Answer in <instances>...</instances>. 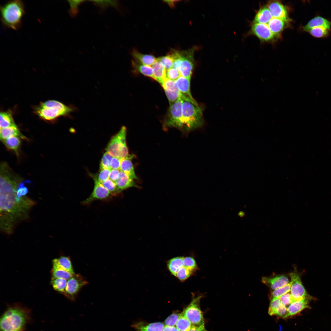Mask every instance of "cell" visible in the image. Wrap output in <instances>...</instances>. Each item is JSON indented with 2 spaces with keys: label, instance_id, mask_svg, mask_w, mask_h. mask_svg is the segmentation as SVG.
<instances>
[{
  "label": "cell",
  "instance_id": "d590c367",
  "mask_svg": "<svg viewBox=\"0 0 331 331\" xmlns=\"http://www.w3.org/2000/svg\"><path fill=\"white\" fill-rule=\"evenodd\" d=\"M101 183L108 191L113 196H117L120 193L116 183L109 179L105 180Z\"/></svg>",
  "mask_w": 331,
  "mask_h": 331
},
{
  "label": "cell",
  "instance_id": "f6af8a7d",
  "mask_svg": "<svg viewBox=\"0 0 331 331\" xmlns=\"http://www.w3.org/2000/svg\"><path fill=\"white\" fill-rule=\"evenodd\" d=\"M96 5L101 9H105L109 6L118 8V3L115 0H94L92 1Z\"/></svg>",
  "mask_w": 331,
  "mask_h": 331
},
{
  "label": "cell",
  "instance_id": "f35d334b",
  "mask_svg": "<svg viewBox=\"0 0 331 331\" xmlns=\"http://www.w3.org/2000/svg\"><path fill=\"white\" fill-rule=\"evenodd\" d=\"M282 304L279 298L272 299L268 308V314L271 316L276 315Z\"/></svg>",
  "mask_w": 331,
  "mask_h": 331
},
{
  "label": "cell",
  "instance_id": "30bf717a",
  "mask_svg": "<svg viewBox=\"0 0 331 331\" xmlns=\"http://www.w3.org/2000/svg\"><path fill=\"white\" fill-rule=\"evenodd\" d=\"M289 276L291 283L290 293L292 302L311 298L303 286L299 275L297 272H292L289 274Z\"/></svg>",
  "mask_w": 331,
  "mask_h": 331
},
{
  "label": "cell",
  "instance_id": "d6986e66",
  "mask_svg": "<svg viewBox=\"0 0 331 331\" xmlns=\"http://www.w3.org/2000/svg\"><path fill=\"white\" fill-rule=\"evenodd\" d=\"M309 299H304L296 301L291 303L287 308V318L295 315L304 309L308 307Z\"/></svg>",
  "mask_w": 331,
  "mask_h": 331
},
{
  "label": "cell",
  "instance_id": "277c9868",
  "mask_svg": "<svg viewBox=\"0 0 331 331\" xmlns=\"http://www.w3.org/2000/svg\"><path fill=\"white\" fill-rule=\"evenodd\" d=\"M0 12L1 20L5 26L16 30L20 29L25 13L22 1H9L1 6Z\"/></svg>",
  "mask_w": 331,
  "mask_h": 331
},
{
  "label": "cell",
  "instance_id": "ee69618b",
  "mask_svg": "<svg viewBox=\"0 0 331 331\" xmlns=\"http://www.w3.org/2000/svg\"><path fill=\"white\" fill-rule=\"evenodd\" d=\"M68 1L70 6L69 13L71 17H75L78 12L79 6L84 1L74 0H68Z\"/></svg>",
  "mask_w": 331,
  "mask_h": 331
},
{
  "label": "cell",
  "instance_id": "7c38bea8",
  "mask_svg": "<svg viewBox=\"0 0 331 331\" xmlns=\"http://www.w3.org/2000/svg\"><path fill=\"white\" fill-rule=\"evenodd\" d=\"M94 187L93 192L89 196L82 201L81 204L87 205L96 200H108L113 196L111 193L102 184L93 178Z\"/></svg>",
  "mask_w": 331,
  "mask_h": 331
},
{
  "label": "cell",
  "instance_id": "9c48e42d",
  "mask_svg": "<svg viewBox=\"0 0 331 331\" xmlns=\"http://www.w3.org/2000/svg\"><path fill=\"white\" fill-rule=\"evenodd\" d=\"M196 47L180 51L181 61L179 69L181 76L191 79L194 65V55Z\"/></svg>",
  "mask_w": 331,
  "mask_h": 331
},
{
  "label": "cell",
  "instance_id": "7bdbcfd3",
  "mask_svg": "<svg viewBox=\"0 0 331 331\" xmlns=\"http://www.w3.org/2000/svg\"><path fill=\"white\" fill-rule=\"evenodd\" d=\"M113 156L108 152L105 153L103 156L100 164V169L111 168V164Z\"/></svg>",
  "mask_w": 331,
  "mask_h": 331
},
{
  "label": "cell",
  "instance_id": "f5cc1de1",
  "mask_svg": "<svg viewBox=\"0 0 331 331\" xmlns=\"http://www.w3.org/2000/svg\"><path fill=\"white\" fill-rule=\"evenodd\" d=\"M187 331H209L206 329L204 326H198L192 325Z\"/></svg>",
  "mask_w": 331,
  "mask_h": 331
},
{
  "label": "cell",
  "instance_id": "11a10c76",
  "mask_svg": "<svg viewBox=\"0 0 331 331\" xmlns=\"http://www.w3.org/2000/svg\"><path fill=\"white\" fill-rule=\"evenodd\" d=\"M179 1L177 0H165L164 2L166 3L170 7L173 8L175 4Z\"/></svg>",
  "mask_w": 331,
  "mask_h": 331
},
{
  "label": "cell",
  "instance_id": "836d02e7",
  "mask_svg": "<svg viewBox=\"0 0 331 331\" xmlns=\"http://www.w3.org/2000/svg\"><path fill=\"white\" fill-rule=\"evenodd\" d=\"M330 30V29L324 27H319L313 28L307 32L314 37L322 38L328 36L329 34Z\"/></svg>",
  "mask_w": 331,
  "mask_h": 331
},
{
  "label": "cell",
  "instance_id": "74e56055",
  "mask_svg": "<svg viewBox=\"0 0 331 331\" xmlns=\"http://www.w3.org/2000/svg\"><path fill=\"white\" fill-rule=\"evenodd\" d=\"M157 60L161 63L166 70L173 67L174 60L169 53L166 56L157 58Z\"/></svg>",
  "mask_w": 331,
  "mask_h": 331
},
{
  "label": "cell",
  "instance_id": "603a6c76",
  "mask_svg": "<svg viewBox=\"0 0 331 331\" xmlns=\"http://www.w3.org/2000/svg\"><path fill=\"white\" fill-rule=\"evenodd\" d=\"M287 22L280 19L272 17L267 25L272 32L277 37L286 27Z\"/></svg>",
  "mask_w": 331,
  "mask_h": 331
},
{
  "label": "cell",
  "instance_id": "9f6ffc18",
  "mask_svg": "<svg viewBox=\"0 0 331 331\" xmlns=\"http://www.w3.org/2000/svg\"><path fill=\"white\" fill-rule=\"evenodd\" d=\"M238 215H239L240 217H243L244 215L245 214L243 212L241 211L239 213Z\"/></svg>",
  "mask_w": 331,
  "mask_h": 331
},
{
  "label": "cell",
  "instance_id": "db71d44e",
  "mask_svg": "<svg viewBox=\"0 0 331 331\" xmlns=\"http://www.w3.org/2000/svg\"><path fill=\"white\" fill-rule=\"evenodd\" d=\"M162 331H180L176 327L165 325Z\"/></svg>",
  "mask_w": 331,
  "mask_h": 331
},
{
  "label": "cell",
  "instance_id": "e575fe53",
  "mask_svg": "<svg viewBox=\"0 0 331 331\" xmlns=\"http://www.w3.org/2000/svg\"><path fill=\"white\" fill-rule=\"evenodd\" d=\"M175 326L180 331H187L190 329L192 325L182 313L177 321Z\"/></svg>",
  "mask_w": 331,
  "mask_h": 331
},
{
  "label": "cell",
  "instance_id": "d4e9b609",
  "mask_svg": "<svg viewBox=\"0 0 331 331\" xmlns=\"http://www.w3.org/2000/svg\"><path fill=\"white\" fill-rule=\"evenodd\" d=\"M14 136H18L23 139H26L21 133L16 124L6 128L0 129V137L1 140Z\"/></svg>",
  "mask_w": 331,
  "mask_h": 331
},
{
  "label": "cell",
  "instance_id": "60d3db41",
  "mask_svg": "<svg viewBox=\"0 0 331 331\" xmlns=\"http://www.w3.org/2000/svg\"><path fill=\"white\" fill-rule=\"evenodd\" d=\"M164 90L169 101V105L175 102L181 97V93L179 89L176 90Z\"/></svg>",
  "mask_w": 331,
  "mask_h": 331
},
{
  "label": "cell",
  "instance_id": "5b68a950",
  "mask_svg": "<svg viewBox=\"0 0 331 331\" xmlns=\"http://www.w3.org/2000/svg\"><path fill=\"white\" fill-rule=\"evenodd\" d=\"M73 111L72 108L54 100L42 103L36 110L37 114L40 117L48 120H53L60 116L67 115Z\"/></svg>",
  "mask_w": 331,
  "mask_h": 331
},
{
  "label": "cell",
  "instance_id": "1f68e13d",
  "mask_svg": "<svg viewBox=\"0 0 331 331\" xmlns=\"http://www.w3.org/2000/svg\"><path fill=\"white\" fill-rule=\"evenodd\" d=\"M67 280L51 277V283L54 289L63 294L67 283Z\"/></svg>",
  "mask_w": 331,
  "mask_h": 331
},
{
  "label": "cell",
  "instance_id": "7a4b0ae2",
  "mask_svg": "<svg viewBox=\"0 0 331 331\" xmlns=\"http://www.w3.org/2000/svg\"><path fill=\"white\" fill-rule=\"evenodd\" d=\"M32 321L31 310L20 303L8 305L0 318V331H24Z\"/></svg>",
  "mask_w": 331,
  "mask_h": 331
},
{
  "label": "cell",
  "instance_id": "83f0119b",
  "mask_svg": "<svg viewBox=\"0 0 331 331\" xmlns=\"http://www.w3.org/2000/svg\"><path fill=\"white\" fill-rule=\"evenodd\" d=\"M52 262L57 264L60 267L71 274L74 275L70 259L69 257L62 256L53 260Z\"/></svg>",
  "mask_w": 331,
  "mask_h": 331
},
{
  "label": "cell",
  "instance_id": "f546056e",
  "mask_svg": "<svg viewBox=\"0 0 331 331\" xmlns=\"http://www.w3.org/2000/svg\"><path fill=\"white\" fill-rule=\"evenodd\" d=\"M132 64L133 67L136 70L145 76L154 79L152 66L140 63L135 60H132Z\"/></svg>",
  "mask_w": 331,
  "mask_h": 331
},
{
  "label": "cell",
  "instance_id": "b9f144b4",
  "mask_svg": "<svg viewBox=\"0 0 331 331\" xmlns=\"http://www.w3.org/2000/svg\"><path fill=\"white\" fill-rule=\"evenodd\" d=\"M193 272L185 267L184 265L177 272L176 277L180 281H183L188 278Z\"/></svg>",
  "mask_w": 331,
  "mask_h": 331
},
{
  "label": "cell",
  "instance_id": "6da1fadb",
  "mask_svg": "<svg viewBox=\"0 0 331 331\" xmlns=\"http://www.w3.org/2000/svg\"><path fill=\"white\" fill-rule=\"evenodd\" d=\"M31 181H23L2 162L0 173V229L7 234H12L20 223L29 219L36 202L28 195L25 185Z\"/></svg>",
  "mask_w": 331,
  "mask_h": 331
},
{
  "label": "cell",
  "instance_id": "816d5d0a",
  "mask_svg": "<svg viewBox=\"0 0 331 331\" xmlns=\"http://www.w3.org/2000/svg\"><path fill=\"white\" fill-rule=\"evenodd\" d=\"M121 160L118 158L113 157L111 162V169H120Z\"/></svg>",
  "mask_w": 331,
  "mask_h": 331
},
{
  "label": "cell",
  "instance_id": "4fadbf2b",
  "mask_svg": "<svg viewBox=\"0 0 331 331\" xmlns=\"http://www.w3.org/2000/svg\"><path fill=\"white\" fill-rule=\"evenodd\" d=\"M249 33L255 35L263 41H271L277 37L266 24L253 23Z\"/></svg>",
  "mask_w": 331,
  "mask_h": 331
},
{
  "label": "cell",
  "instance_id": "7dc6e473",
  "mask_svg": "<svg viewBox=\"0 0 331 331\" xmlns=\"http://www.w3.org/2000/svg\"><path fill=\"white\" fill-rule=\"evenodd\" d=\"M181 314V313H174L169 315L165 320V325L174 326Z\"/></svg>",
  "mask_w": 331,
  "mask_h": 331
},
{
  "label": "cell",
  "instance_id": "8fae6325",
  "mask_svg": "<svg viewBox=\"0 0 331 331\" xmlns=\"http://www.w3.org/2000/svg\"><path fill=\"white\" fill-rule=\"evenodd\" d=\"M88 282L80 275L75 274L68 280L63 295L71 300H74L80 289L88 284Z\"/></svg>",
  "mask_w": 331,
  "mask_h": 331
},
{
  "label": "cell",
  "instance_id": "e0dca14e",
  "mask_svg": "<svg viewBox=\"0 0 331 331\" xmlns=\"http://www.w3.org/2000/svg\"><path fill=\"white\" fill-rule=\"evenodd\" d=\"M190 80L191 79L181 76L175 83L181 93V97L194 100L190 91Z\"/></svg>",
  "mask_w": 331,
  "mask_h": 331
},
{
  "label": "cell",
  "instance_id": "d6a6232c",
  "mask_svg": "<svg viewBox=\"0 0 331 331\" xmlns=\"http://www.w3.org/2000/svg\"><path fill=\"white\" fill-rule=\"evenodd\" d=\"M0 129L6 128L15 124L12 115L8 112H2L0 114Z\"/></svg>",
  "mask_w": 331,
  "mask_h": 331
},
{
  "label": "cell",
  "instance_id": "c3c4849f",
  "mask_svg": "<svg viewBox=\"0 0 331 331\" xmlns=\"http://www.w3.org/2000/svg\"><path fill=\"white\" fill-rule=\"evenodd\" d=\"M111 169H101L97 177H94L97 180L101 183L105 180L109 179L110 171Z\"/></svg>",
  "mask_w": 331,
  "mask_h": 331
},
{
  "label": "cell",
  "instance_id": "cb8c5ba5",
  "mask_svg": "<svg viewBox=\"0 0 331 331\" xmlns=\"http://www.w3.org/2000/svg\"><path fill=\"white\" fill-rule=\"evenodd\" d=\"M151 66L153 70L154 79L162 85L166 79V70L157 60Z\"/></svg>",
  "mask_w": 331,
  "mask_h": 331
},
{
  "label": "cell",
  "instance_id": "484cf974",
  "mask_svg": "<svg viewBox=\"0 0 331 331\" xmlns=\"http://www.w3.org/2000/svg\"><path fill=\"white\" fill-rule=\"evenodd\" d=\"M52 268L51 271V277L68 280L75 275L64 270L55 263L52 262Z\"/></svg>",
  "mask_w": 331,
  "mask_h": 331
},
{
  "label": "cell",
  "instance_id": "f907efd6",
  "mask_svg": "<svg viewBox=\"0 0 331 331\" xmlns=\"http://www.w3.org/2000/svg\"><path fill=\"white\" fill-rule=\"evenodd\" d=\"M120 172V169H111L109 179L115 183L119 177Z\"/></svg>",
  "mask_w": 331,
  "mask_h": 331
},
{
  "label": "cell",
  "instance_id": "7402d4cb",
  "mask_svg": "<svg viewBox=\"0 0 331 331\" xmlns=\"http://www.w3.org/2000/svg\"><path fill=\"white\" fill-rule=\"evenodd\" d=\"M271 13L267 6L260 8L256 13L253 23L267 24L272 18Z\"/></svg>",
  "mask_w": 331,
  "mask_h": 331
},
{
  "label": "cell",
  "instance_id": "f1b7e54d",
  "mask_svg": "<svg viewBox=\"0 0 331 331\" xmlns=\"http://www.w3.org/2000/svg\"><path fill=\"white\" fill-rule=\"evenodd\" d=\"M184 257H175L170 260L167 263V266L170 272L176 276L178 270L183 266Z\"/></svg>",
  "mask_w": 331,
  "mask_h": 331
},
{
  "label": "cell",
  "instance_id": "bcb514c9",
  "mask_svg": "<svg viewBox=\"0 0 331 331\" xmlns=\"http://www.w3.org/2000/svg\"><path fill=\"white\" fill-rule=\"evenodd\" d=\"M181 76L179 71L176 68L172 67L166 70V79L176 81Z\"/></svg>",
  "mask_w": 331,
  "mask_h": 331
},
{
  "label": "cell",
  "instance_id": "44dd1931",
  "mask_svg": "<svg viewBox=\"0 0 331 331\" xmlns=\"http://www.w3.org/2000/svg\"><path fill=\"white\" fill-rule=\"evenodd\" d=\"M132 55L134 60L146 65L151 66L157 60V58L154 56L142 53L135 49L132 51Z\"/></svg>",
  "mask_w": 331,
  "mask_h": 331
},
{
  "label": "cell",
  "instance_id": "8992f818",
  "mask_svg": "<svg viewBox=\"0 0 331 331\" xmlns=\"http://www.w3.org/2000/svg\"><path fill=\"white\" fill-rule=\"evenodd\" d=\"M126 128L123 126L108 143L106 150L113 157L122 159L128 155L126 142Z\"/></svg>",
  "mask_w": 331,
  "mask_h": 331
},
{
  "label": "cell",
  "instance_id": "681fc988",
  "mask_svg": "<svg viewBox=\"0 0 331 331\" xmlns=\"http://www.w3.org/2000/svg\"><path fill=\"white\" fill-rule=\"evenodd\" d=\"M281 303L286 306L292 303L291 293L288 292L279 298Z\"/></svg>",
  "mask_w": 331,
  "mask_h": 331
},
{
  "label": "cell",
  "instance_id": "5bb4252c",
  "mask_svg": "<svg viewBox=\"0 0 331 331\" xmlns=\"http://www.w3.org/2000/svg\"><path fill=\"white\" fill-rule=\"evenodd\" d=\"M270 11L272 17L283 20L289 22L290 19L287 8L282 3L277 1H271L266 5Z\"/></svg>",
  "mask_w": 331,
  "mask_h": 331
},
{
  "label": "cell",
  "instance_id": "ffe728a7",
  "mask_svg": "<svg viewBox=\"0 0 331 331\" xmlns=\"http://www.w3.org/2000/svg\"><path fill=\"white\" fill-rule=\"evenodd\" d=\"M115 183L120 193L130 187H138L134 180L130 178L127 174L120 170L119 177Z\"/></svg>",
  "mask_w": 331,
  "mask_h": 331
},
{
  "label": "cell",
  "instance_id": "ba28073f",
  "mask_svg": "<svg viewBox=\"0 0 331 331\" xmlns=\"http://www.w3.org/2000/svg\"><path fill=\"white\" fill-rule=\"evenodd\" d=\"M182 116V100L179 98L173 103L170 105L164 125L165 127H175L181 130Z\"/></svg>",
  "mask_w": 331,
  "mask_h": 331
},
{
  "label": "cell",
  "instance_id": "3957f363",
  "mask_svg": "<svg viewBox=\"0 0 331 331\" xmlns=\"http://www.w3.org/2000/svg\"><path fill=\"white\" fill-rule=\"evenodd\" d=\"M181 98L182 100L181 131L188 132L202 127L204 123L202 108L194 99Z\"/></svg>",
  "mask_w": 331,
  "mask_h": 331
},
{
  "label": "cell",
  "instance_id": "ab89813d",
  "mask_svg": "<svg viewBox=\"0 0 331 331\" xmlns=\"http://www.w3.org/2000/svg\"><path fill=\"white\" fill-rule=\"evenodd\" d=\"M184 266L193 272H196L198 269L196 262L192 257H184L183 260Z\"/></svg>",
  "mask_w": 331,
  "mask_h": 331
},
{
  "label": "cell",
  "instance_id": "8d00e7d4",
  "mask_svg": "<svg viewBox=\"0 0 331 331\" xmlns=\"http://www.w3.org/2000/svg\"><path fill=\"white\" fill-rule=\"evenodd\" d=\"M291 283L290 282L287 285L274 290L271 292V299L274 298H279L281 296L290 291Z\"/></svg>",
  "mask_w": 331,
  "mask_h": 331
},
{
  "label": "cell",
  "instance_id": "52a82bcc",
  "mask_svg": "<svg viewBox=\"0 0 331 331\" xmlns=\"http://www.w3.org/2000/svg\"><path fill=\"white\" fill-rule=\"evenodd\" d=\"M203 296H194L191 302L182 312L192 325L204 326V321L200 306V302Z\"/></svg>",
  "mask_w": 331,
  "mask_h": 331
},
{
  "label": "cell",
  "instance_id": "ac0fdd59",
  "mask_svg": "<svg viewBox=\"0 0 331 331\" xmlns=\"http://www.w3.org/2000/svg\"><path fill=\"white\" fill-rule=\"evenodd\" d=\"M331 22L320 16L312 18L303 27L304 31L307 32L311 29L316 27H323L330 30Z\"/></svg>",
  "mask_w": 331,
  "mask_h": 331
},
{
  "label": "cell",
  "instance_id": "4dcf8cb0",
  "mask_svg": "<svg viewBox=\"0 0 331 331\" xmlns=\"http://www.w3.org/2000/svg\"><path fill=\"white\" fill-rule=\"evenodd\" d=\"M2 141L8 149L14 151L17 154H18V151L21 143V141L19 137L13 136Z\"/></svg>",
  "mask_w": 331,
  "mask_h": 331
},
{
  "label": "cell",
  "instance_id": "4316f807",
  "mask_svg": "<svg viewBox=\"0 0 331 331\" xmlns=\"http://www.w3.org/2000/svg\"><path fill=\"white\" fill-rule=\"evenodd\" d=\"M165 326L162 323L156 322L145 324L138 323L135 327L138 331H162Z\"/></svg>",
  "mask_w": 331,
  "mask_h": 331
},
{
  "label": "cell",
  "instance_id": "9a60e30c",
  "mask_svg": "<svg viewBox=\"0 0 331 331\" xmlns=\"http://www.w3.org/2000/svg\"><path fill=\"white\" fill-rule=\"evenodd\" d=\"M262 282L272 289L275 290L289 283V279L285 275H279L272 277H264Z\"/></svg>",
  "mask_w": 331,
  "mask_h": 331
},
{
  "label": "cell",
  "instance_id": "2e32d148",
  "mask_svg": "<svg viewBox=\"0 0 331 331\" xmlns=\"http://www.w3.org/2000/svg\"><path fill=\"white\" fill-rule=\"evenodd\" d=\"M133 155L128 154L126 157L121 160L120 170L127 174L132 180H138L135 173L131 159Z\"/></svg>",
  "mask_w": 331,
  "mask_h": 331
}]
</instances>
